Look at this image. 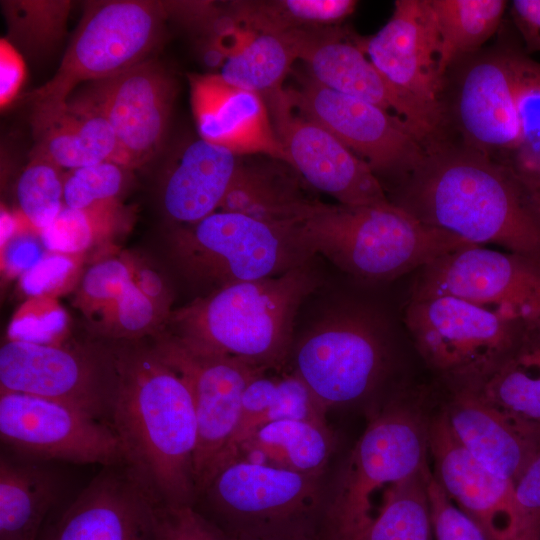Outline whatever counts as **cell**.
Returning <instances> with one entry per match:
<instances>
[{
	"label": "cell",
	"mask_w": 540,
	"mask_h": 540,
	"mask_svg": "<svg viewBox=\"0 0 540 540\" xmlns=\"http://www.w3.org/2000/svg\"><path fill=\"white\" fill-rule=\"evenodd\" d=\"M390 201L472 245L497 244L540 263V207L529 190L509 167L454 140L426 146Z\"/></svg>",
	"instance_id": "6da1fadb"
},
{
	"label": "cell",
	"mask_w": 540,
	"mask_h": 540,
	"mask_svg": "<svg viewBox=\"0 0 540 540\" xmlns=\"http://www.w3.org/2000/svg\"><path fill=\"white\" fill-rule=\"evenodd\" d=\"M112 351L117 383L109 423L124 465L156 504L193 505L198 423L188 383L154 347Z\"/></svg>",
	"instance_id": "7a4b0ae2"
},
{
	"label": "cell",
	"mask_w": 540,
	"mask_h": 540,
	"mask_svg": "<svg viewBox=\"0 0 540 540\" xmlns=\"http://www.w3.org/2000/svg\"><path fill=\"white\" fill-rule=\"evenodd\" d=\"M316 286L309 262L279 276L231 284L171 313L169 334L265 370L286 357L297 311Z\"/></svg>",
	"instance_id": "3957f363"
},
{
	"label": "cell",
	"mask_w": 540,
	"mask_h": 540,
	"mask_svg": "<svg viewBox=\"0 0 540 540\" xmlns=\"http://www.w3.org/2000/svg\"><path fill=\"white\" fill-rule=\"evenodd\" d=\"M296 225L313 255L366 280H391L472 245L422 223L391 201L346 206L316 199Z\"/></svg>",
	"instance_id": "277c9868"
},
{
	"label": "cell",
	"mask_w": 540,
	"mask_h": 540,
	"mask_svg": "<svg viewBox=\"0 0 540 540\" xmlns=\"http://www.w3.org/2000/svg\"><path fill=\"white\" fill-rule=\"evenodd\" d=\"M172 246L184 273L211 286L212 291L279 276L314 256L297 225L221 210L179 228L173 234Z\"/></svg>",
	"instance_id": "5b68a950"
},
{
	"label": "cell",
	"mask_w": 540,
	"mask_h": 540,
	"mask_svg": "<svg viewBox=\"0 0 540 540\" xmlns=\"http://www.w3.org/2000/svg\"><path fill=\"white\" fill-rule=\"evenodd\" d=\"M427 427L409 409L375 417L356 443L327 509L332 540H362L388 498L427 465Z\"/></svg>",
	"instance_id": "8992f818"
},
{
	"label": "cell",
	"mask_w": 540,
	"mask_h": 540,
	"mask_svg": "<svg viewBox=\"0 0 540 540\" xmlns=\"http://www.w3.org/2000/svg\"><path fill=\"white\" fill-rule=\"evenodd\" d=\"M518 49L500 44L458 59L444 77L445 139L507 165L519 142L516 106Z\"/></svg>",
	"instance_id": "52a82bcc"
},
{
	"label": "cell",
	"mask_w": 540,
	"mask_h": 540,
	"mask_svg": "<svg viewBox=\"0 0 540 540\" xmlns=\"http://www.w3.org/2000/svg\"><path fill=\"white\" fill-rule=\"evenodd\" d=\"M167 13L165 4L154 1L88 4L57 72L29 100L33 105L64 102L81 82L111 78L149 60Z\"/></svg>",
	"instance_id": "ba28073f"
},
{
	"label": "cell",
	"mask_w": 540,
	"mask_h": 540,
	"mask_svg": "<svg viewBox=\"0 0 540 540\" xmlns=\"http://www.w3.org/2000/svg\"><path fill=\"white\" fill-rule=\"evenodd\" d=\"M375 68L411 110L425 146L445 137L441 98L444 73L429 0H397L388 22L361 38Z\"/></svg>",
	"instance_id": "9c48e42d"
},
{
	"label": "cell",
	"mask_w": 540,
	"mask_h": 540,
	"mask_svg": "<svg viewBox=\"0 0 540 540\" xmlns=\"http://www.w3.org/2000/svg\"><path fill=\"white\" fill-rule=\"evenodd\" d=\"M405 322L432 367L472 384L501 361L528 323L449 295L411 298Z\"/></svg>",
	"instance_id": "30bf717a"
},
{
	"label": "cell",
	"mask_w": 540,
	"mask_h": 540,
	"mask_svg": "<svg viewBox=\"0 0 540 540\" xmlns=\"http://www.w3.org/2000/svg\"><path fill=\"white\" fill-rule=\"evenodd\" d=\"M116 383L112 349H73L24 339L0 348L1 393L62 402L109 423Z\"/></svg>",
	"instance_id": "8fae6325"
},
{
	"label": "cell",
	"mask_w": 540,
	"mask_h": 540,
	"mask_svg": "<svg viewBox=\"0 0 540 540\" xmlns=\"http://www.w3.org/2000/svg\"><path fill=\"white\" fill-rule=\"evenodd\" d=\"M153 347L191 389L198 423L194 478L197 493L204 492L238 426L244 391L264 369L229 355L194 348L169 333L159 336Z\"/></svg>",
	"instance_id": "7c38bea8"
},
{
	"label": "cell",
	"mask_w": 540,
	"mask_h": 540,
	"mask_svg": "<svg viewBox=\"0 0 540 540\" xmlns=\"http://www.w3.org/2000/svg\"><path fill=\"white\" fill-rule=\"evenodd\" d=\"M449 295L513 321L540 319V263L468 245L420 269L411 298Z\"/></svg>",
	"instance_id": "4fadbf2b"
},
{
	"label": "cell",
	"mask_w": 540,
	"mask_h": 540,
	"mask_svg": "<svg viewBox=\"0 0 540 540\" xmlns=\"http://www.w3.org/2000/svg\"><path fill=\"white\" fill-rule=\"evenodd\" d=\"M288 103L338 138L373 172L396 181L421 160L425 145L400 118L358 98L327 88L306 77L285 89Z\"/></svg>",
	"instance_id": "5bb4252c"
},
{
	"label": "cell",
	"mask_w": 540,
	"mask_h": 540,
	"mask_svg": "<svg viewBox=\"0 0 540 540\" xmlns=\"http://www.w3.org/2000/svg\"><path fill=\"white\" fill-rule=\"evenodd\" d=\"M385 350L374 321L359 311L333 314L298 343L294 373L326 408L366 395L376 383Z\"/></svg>",
	"instance_id": "9a60e30c"
},
{
	"label": "cell",
	"mask_w": 540,
	"mask_h": 540,
	"mask_svg": "<svg viewBox=\"0 0 540 540\" xmlns=\"http://www.w3.org/2000/svg\"><path fill=\"white\" fill-rule=\"evenodd\" d=\"M1 441L30 458L124 465L112 426L74 406L19 393L0 395Z\"/></svg>",
	"instance_id": "2e32d148"
},
{
	"label": "cell",
	"mask_w": 540,
	"mask_h": 540,
	"mask_svg": "<svg viewBox=\"0 0 540 540\" xmlns=\"http://www.w3.org/2000/svg\"><path fill=\"white\" fill-rule=\"evenodd\" d=\"M319 476L237 458L217 471L205 491L225 521L235 525L230 539L273 540L280 525L312 510Z\"/></svg>",
	"instance_id": "e0dca14e"
},
{
	"label": "cell",
	"mask_w": 540,
	"mask_h": 540,
	"mask_svg": "<svg viewBox=\"0 0 540 540\" xmlns=\"http://www.w3.org/2000/svg\"><path fill=\"white\" fill-rule=\"evenodd\" d=\"M433 475L487 540H538L515 484L487 469L456 440L445 414L427 426Z\"/></svg>",
	"instance_id": "ac0fdd59"
},
{
	"label": "cell",
	"mask_w": 540,
	"mask_h": 540,
	"mask_svg": "<svg viewBox=\"0 0 540 540\" xmlns=\"http://www.w3.org/2000/svg\"><path fill=\"white\" fill-rule=\"evenodd\" d=\"M175 96L173 77L149 59L111 78L90 82L73 99L108 121L131 169L147 163L161 149Z\"/></svg>",
	"instance_id": "d6986e66"
},
{
	"label": "cell",
	"mask_w": 540,
	"mask_h": 540,
	"mask_svg": "<svg viewBox=\"0 0 540 540\" xmlns=\"http://www.w3.org/2000/svg\"><path fill=\"white\" fill-rule=\"evenodd\" d=\"M276 137L292 166L314 188L346 206L390 199L370 166L318 123L295 115L285 89L266 100Z\"/></svg>",
	"instance_id": "ffe728a7"
},
{
	"label": "cell",
	"mask_w": 540,
	"mask_h": 540,
	"mask_svg": "<svg viewBox=\"0 0 540 540\" xmlns=\"http://www.w3.org/2000/svg\"><path fill=\"white\" fill-rule=\"evenodd\" d=\"M155 504L125 465L104 467L45 540H156Z\"/></svg>",
	"instance_id": "44dd1931"
},
{
	"label": "cell",
	"mask_w": 540,
	"mask_h": 540,
	"mask_svg": "<svg viewBox=\"0 0 540 540\" xmlns=\"http://www.w3.org/2000/svg\"><path fill=\"white\" fill-rule=\"evenodd\" d=\"M189 83L200 138L237 155L262 153L287 164L262 96L232 86L218 74L191 75Z\"/></svg>",
	"instance_id": "7402d4cb"
},
{
	"label": "cell",
	"mask_w": 540,
	"mask_h": 540,
	"mask_svg": "<svg viewBox=\"0 0 540 540\" xmlns=\"http://www.w3.org/2000/svg\"><path fill=\"white\" fill-rule=\"evenodd\" d=\"M361 38L341 29H302L299 59L321 85L382 108L423 140L411 110L368 59Z\"/></svg>",
	"instance_id": "603a6c76"
},
{
	"label": "cell",
	"mask_w": 540,
	"mask_h": 540,
	"mask_svg": "<svg viewBox=\"0 0 540 540\" xmlns=\"http://www.w3.org/2000/svg\"><path fill=\"white\" fill-rule=\"evenodd\" d=\"M463 448L487 469L514 483L540 449V431L518 422L473 389L457 394L444 412Z\"/></svg>",
	"instance_id": "cb8c5ba5"
},
{
	"label": "cell",
	"mask_w": 540,
	"mask_h": 540,
	"mask_svg": "<svg viewBox=\"0 0 540 540\" xmlns=\"http://www.w3.org/2000/svg\"><path fill=\"white\" fill-rule=\"evenodd\" d=\"M31 126L35 145L30 154L45 157L61 169L71 170L104 161L128 168L108 121L73 98L33 105Z\"/></svg>",
	"instance_id": "d4e9b609"
},
{
	"label": "cell",
	"mask_w": 540,
	"mask_h": 540,
	"mask_svg": "<svg viewBox=\"0 0 540 540\" xmlns=\"http://www.w3.org/2000/svg\"><path fill=\"white\" fill-rule=\"evenodd\" d=\"M239 164V155L202 138L187 144L172 163L162 187L167 216L191 225L216 212Z\"/></svg>",
	"instance_id": "484cf974"
},
{
	"label": "cell",
	"mask_w": 540,
	"mask_h": 540,
	"mask_svg": "<svg viewBox=\"0 0 540 540\" xmlns=\"http://www.w3.org/2000/svg\"><path fill=\"white\" fill-rule=\"evenodd\" d=\"M78 302L96 329L112 338L141 337L167 314L141 290L134 270L118 259L101 261L85 273Z\"/></svg>",
	"instance_id": "4316f807"
},
{
	"label": "cell",
	"mask_w": 540,
	"mask_h": 540,
	"mask_svg": "<svg viewBox=\"0 0 540 540\" xmlns=\"http://www.w3.org/2000/svg\"><path fill=\"white\" fill-rule=\"evenodd\" d=\"M468 387L504 414L540 431V319L526 323L501 361Z\"/></svg>",
	"instance_id": "83f0119b"
},
{
	"label": "cell",
	"mask_w": 540,
	"mask_h": 540,
	"mask_svg": "<svg viewBox=\"0 0 540 540\" xmlns=\"http://www.w3.org/2000/svg\"><path fill=\"white\" fill-rule=\"evenodd\" d=\"M314 200L283 167L240 162L219 209L271 223L296 225Z\"/></svg>",
	"instance_id": "f1b7e54d"
},
{
	"label": "cell",
	"mask_w": 540,
	"mask_h": 540,
	"mask_svg": "<svg viewBox=\"0 0 540 540\" xmlns=\"http://www.w3.org/2000/svg\"><path fill=\"white\" fill-rule=\"evenodd\" d=\"M332 448L333 439L326 422L285 419L255 430L240 445L234 459L244 458L297 473L320 475Z\"/></svg>",
	"instance_id": "f546056e"
},
{
	"label": "cell",
	"mask_w": 540,
	"mask_h": 540,
	"mask_svg": "<svg viewBox=\"0 0 540 540\" xmlns=\"http://www.w3.org/2000/svg\"><path fill=\"white\" fill-rule=\"evenodd\" d=\"M59 494V480L42 465L0 459V540H36Z\"/></svg>",
	"instance_id": "4dcf8cb0"
},
{
	"label": "cell",
	"mask_w": 540,
	"mask_h": 540,
	"mask_svg": "<svg viewBox=\"0 0 540 540\" xmlns=\"http://www.w3.org/2000/svg\"><path fill=\"white\" fill-rule=\"evenodd\" d=\"M300 42L301 29L284 33L248 31L218 75L224 82L267 100L284 90V79L299 59Z\"/></svg>",
	"instance_id": "1f68e13d"
},
{
	"label": "cell",
	"mask_w": 540,
	"mask_h": 540,
	"mask_svg": "<svg viewBox=\"0 0 540 540\" xmlns=\"http://www.w3.org/2000/svg\"><path fill=\"white\" fill-rule=\"evenodd\" d=\"M440 41L444 75L458 59L476 53L499 28L503 0H429Z\"/></svg>",
	"instance_id": "d6a6232c"
},
{
	"label": "cell",
	"mask_w": 540,
	"mask_h": 540,
	"mask_svg": "<svg viewBox=\"0 0 540 540\" xmlns=\"http://www.w3.org/2000/svg\"><path fill=\"white\" fill-rule=\"evenodd\" d=\"M356 6L354 0L236 1L228 11L247 31L284 33L340 22Z\"/></svg>",
	"instance_id": "836d02e7"
},
{
	"label": "cell",
	"mask_w": 540,
	"mask_h": 540,
	"mask_svg": "<svg viewBox=\"0 0 540 540\" xmlns=\"http://www.w3.org/2000/svg\"><path fill=\"white\" fill-rule=\"evenodd\" d=\"M516 106L520 136L506 166L537 202L540 188V63L521 51L516 57Z\"/></svg>",
	"instance_id": "e575fe53"
},
{
	"label": "cell",
	"mask_w": 540,
	"mask_h": 540,
	"mask_svg": "<svg viewBox=\"0 0 540 540\" xmlns=\"http://www.w3.org/2000/svg\"><path fill=\"white\" fill-rule=\"evenodd\" d=\"M428 467L396 489L362 540H435L426 489Z\"/></svg>",
	"instance_id": "d590c367"
},
{
	"label": "cell",
	"mask_w": 540,
	"mask_h": 540,
	"mask_svg": "<svg viewBox=\"0 0 540 540\" xmlns=\"http://www.w3.org/2000/svg\"><path fill=\"white\" fill-rule=\"evenodd\" d=\"M22 218L40 233L51 226L63 210L64 173L45 157L30 154L16 186Z\"/></svg>",
	"instance_id": "8d00e7d4"
},
{
	"label": "cell",
	"mask_w": 540,
	"mask_h": 540,
	"mask_svg": "<svg viewBox=\"0 0 540 540\" xmlns=\"http://www.w3.org/2000/svg\"><path fill=\"white\" fill-rule=\"evenodd\" d=\"M128 168L104 161L64 173V204L85 212L113 213Z\"/></svg>",
	"instance_id": "74e56055"
},
{
	"label": "cell",
	"mask_w": 540,
	"mask_h": 540,
	"mask_svg": "<svg viewBox=\"0 0 540 540\" xmlns=\"http://www.w3.org/2000/svg\"><path fill=\"white\" fill-rule=\"evenodd\" d=\"M156 540H231L193 505L154 507Z\"/></svg>",
	"instance_id": "f35d334b"
},
{
	"label": "cell",
	"mask_w": 540,
	"mask_h": 540,
	"mask_svg": "<svg viewBox=\"0 0 540 540\" xmlns=\"http://www.w3.org/2000/svg\"><path fill=\"white\" fill-rule=\"evenodd\" d=\"M426 489L435 540H487L475 522L449 498L430 467Z\"/></svg>",
	"instance_id": "ab89813d"
},
{
	"label": "cell",
	"mask_w": 540,
	"mask_h": 540,
	"mask_svg": "<svg viewBox=\"0 0 540 540\" xmlns=\"http://www.w3.org/2000/svg\"><path fill=\"white\" fill-rule=\"evenodd\" d=\"M114 213H91L64 206L58 218L41 232L51 249L75 251L89 243L94 228L107 224Z\"/></svg>",
	"instance_id": "60d3db41"
},
{
	"label": "cell",
	"mask_w": 540,
	"mask_h": 540,
	"mask_svg": "<svg viewBox=\"0 0 540 540\" xmlns=\"http://www.w3.org/2000/svg\"><path fill=\"white\" fill-rule=\"evenodd\" d=\"M518 501L529 517L540 540V449L515 481Z\"/></svg>",
	"instance_id": "b9f144b4"
},
{
	"label": "cell",
	"mask_w": 540,
	"mask_h": 540,
	"mask_svg": "<svg viewBox=\"0 0 540 540\" xmlns=\"http://www.w3.org/2000/svg\"><path fill=\"white\" fill-rule=\"evenodd\" d=\"M25 64L14 46L0 40V106L5 108L19 93L25 79Z\"/></svg>",
	"instance_id": "7bdbcfd3"
},
{
	"label": "cell",
	"mask_w": 540,
	"mask_h": 540,
	"mask_svg": "<svg viewBox=\"0 0 540 540\" xmlns=\"http://www.w3.org/2000/svg\"><path fill=\"white\" fill-rule=\"evenodd\" d=\"M510 13L526 52H540V0H514Z\"/></svg>",
	"instance_id": "ee69618b"
},
{
	"label": "cell",
	"mask_w": 540,
	"mask_h": 540,
	"mask_svg": "<svg viewBox=\"0 0 540 540\" xmlns=\"http://www.w3.org/2000/svg\"><path fill=\"white\" fill-rule=\"evenodd\" d=\"M537 202H538V204L540 206V188H539V191L537 193Z\"/></svg>",
	"instance_id": "f6af8a7d"
}]
</instances>
